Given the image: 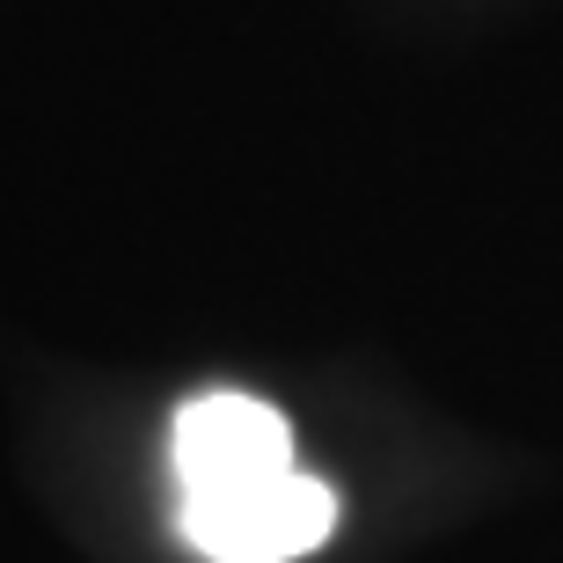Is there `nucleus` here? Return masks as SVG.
Wrapping results in <instances>:
<instances>
[{
  "label": "nucleus",
  "mask_w": 563,
  "mask_h": 563,
  "mask_svg": "<svg viewBox=\"0 0 563 563\" xmlns=\"http://www.w3.org/2000/svg\"><path fill=\"white\" fill-rule=\"evenodd\" d=\"M168 454H176V483H184V498L198 490H234V483H264V476H286L292 468V432L278 418L272 402L256 396H198L176 410V439H168Z\"/></svg>",
  "instance_id": "2"
},
{
  "label": "nucleus",
  "mask_w": 563,
  "mask_h": 563,
  "mask_svg": "<svg viewBox=\"0 0 563 563\" xmlns=\"http://www.w3.org/2000/svg\"><path fill=\"white\" fill-rule=\"evenodd\" d=\"M176 527L212 563H292L330 542L336 498H330V483L286 468V476L234 483V490H198V498H184Z\"/></svg>",
  "instance_id": "1"
}]
</instances>
